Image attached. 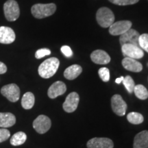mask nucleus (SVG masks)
<instances>
[{
	"label": "nucleus",
	"mask_w": 148,
	"mask_h": 148,
	"mask_svg": "<svg viewBox=\"0 0 148 148\" xmlns=\"http://www.w3.org/2000/svg\"><path fill=\"white\" fill-rule=\"evenodd\" d=\"M5 17L9 21H14L19 17L20 9L15 0H8L3 5Z\"/></svg>",
	"instance_id": "obj_4"
},
{
	"label": "nucleus",
	"mask_w": 148,
	"mask_h": 148,
	"mask_svg": "<svg viewBox=\"0 0 148 148\" xmlns=\"http://www.w3.org/2000/svg\"><path fill=\"white\" fill-rule=\"evenodd\" d=\"M133 148H148V131L138 133L134 139Z\"/></svg>",
	"instance_id": "obj_17"
},
{
	"label": "nucleus",
	"mask_w": 148,
	"mask_h": 148,
	"mask_svg": "<svg viewBox=\"0 0 148 148\" xmlns=\"http://www.w3.org/2000/svg\"><path fill=\"white\" fill-rule=\"evenodd\" d=\"M10 136V133L8 130L5 128L0 129V143L5 141L7 139H8Z\"/></svg>",
	"instance_id": "obj_29"
},
{
	"label": "nucleus",
	"mask_w": 148,
	"mask_h": 148,
	"mask_svg": "<svg viewBox=\"0 0 148 148\" xmlns=\"http://www.w3.org/2000/svg\"><path fill=\"white\" fill-rule=\"evenodd\" d=\"M16 35L14 30L9 27H0V43L10 44L15 40Z\"/></svg>",
	"instance_id": "obj_14"
},
{
	"label": "nucleus",
	"mask_w": 148,
	"mask_h": 148,
	"mask_svg": "<svg viewBox=\"0 0 148 148\" xmlns=\"http://www.w3.org/2000/svg\"><path fill=\"white\" fill-rule=\"evenodd\" d=\"M138 44H139V47L148 53V34L140 35L139 38H138Z\"/></svg>",
	"instance_id": "obj_25"
},
{
	"label": "nucleus",
	"mask_w": 148,
	"mask_h": 148,
	"mask_svg": "<svg viewBox=\"0 0 148 148\" xmlns=\"http://www.w3.org/2000/svg\"><path fill=\"white\" fill-rule=\"evenodd\" d=\"M66 90V84L61 81H57L51 85L47 91V95L51 99H55L59 95H63Z\"/></svg>",
	"instance_id": "obj_13"
},
{
	"label": "nucleus",
	"mask_w": 148,
	"mask_h": 148,
	"mask_svg": "<svg viewBox=\"0 0 148 148\" xmlns=\"http://www.w3.org/2000/svg\"><path fill=\"white\" fill-rule=\"evenodd\" d=\"M99 77L103 82H108L110 79V71L109 69L106 67H101L98 71Z\"/></svg>",
	"instance_id": "obj_26"
},
{
	"label": "nucleus",
	"mask_w": 148,
	"mask_h": 148,
	"mask_svg": "<svg viewBox=\"0 0 148 148\" xmlns=\"http://www.w3.org/2000/svg\"><path fill=\"white\" fill-rule=\"evenodd\" d=\"M96 19L101 27H109L114 22V15L112 11L106 7L98 9L96 13Z\"/></svg>",
	"instance_id": "obj_3"
},
{
	"label": "nucleus",
	"mask_w": 148,
	"mask_h": 148,
	"mask_svg": "<svg viewBox=\"0 0 148 148\" xmlns=\"http://www.w3.org/2000/svg\"><path fill=\"white\" fill-rule=\"evenodd\" d=\"M122 65L127 71L132 72H140L143 69V65L136 59H133L128 57H125L122 60Z\"/></svg>",
	"instance_id": "obj_16"
},
{
	"label": "nucleus",
	"mask_w": 148,
	"mask_h": 148,
	"mask_svg": "<svg viewBox=\"0 0 148 148\" xmlns=\"http://www.w3.org/2000/svg\"><path fill=\"white\" fill-rule=\"evenodd\" d=\"M1 93L11 102H16L20 97V89L15 84H10L3 86L1 89Z\"/></svg>",
	"instance_id": "obj_5"
},
{
	"label": "nucleus",
	"mask_w": 148,
	"mask_h": 148,
	"mask_svg": "<svg viewBox=\"0 0 148 148\" xmlns=\"http://www.w3.org/2000/svg\"><path fill=\"white\" fill-rule=\"evenodd\" d=\"M7 71V66L2 62H0V74H3Z\"/></svg>",
	"instance_id": "obj_31"
},
{
	"label": "nucleus",
	"mask_w": 148,
	"mask_h": 148,
	"mask_svg": "<svg viewBox=\"0 0 148 148\" xmlns=\"http://www.w3.org/2000/svg\"><path fill=\"white\" fill-rule=\"evenodd\" d=\"M27 139V135L23 132H18L11 137L10 143L14 146H18L23 144Z\"/></svg>",
	"instance_id": "obj_21"
},
{
	"label": "nucleus",
	"mask_w": 148,
	"mask_h": 148,
	"mask_svg": "<svg viewBox=\"0 0 148 148\" xmlns=\"http://www.w3.org/2000/svg\"><path fill=\"white\" fill-rule=\"evenodd\" d=\"M111 106L116 115H125L127 110V104L120 95H114L112 96L111 98Z\"/></svg>",
	"instance_id": "obj_9"
},
{
	"label": "nucleus",
	"mask_w": 148,
	"mask_h": 148,
	"mask_svg": "<svg viewBox=\"0 0 148 148\" xmlns=\"http://www.w3.org/2000/svg\"><path fill=\"white\" fill-rule=\"evenodd\" d=\"M122 82H123V84L124 85L125 88H126V90L130 92V93H132V92L134 91V88L135 86L134 81L133 80V79L130 76V75L125 76L124 78H123Z\"/></svg>",
	"instance_id": "obj_24"
},
{
	"label": "nucleus",
	"mask_w": 148,
	"mask_h": 148,
	"mask_svg": "<svg viewBox=\"0 0 148 148\" xmlns=\"http://www.w3.org/2000/svg\"><path fill=\"white\" fill-rule=\"evenodd\" d=\"M132 25V22L127 20L114 22L109 27V33L113 36L121 35L130 29Z\"/></svg>",
	"instance_id": "obj_8"
},
{
	"label": "nucleus",
	"mask_w": 148,
	"mask_h": 148,
	"mask_svg": "<svg viewBox=\"0 0 148 148\" xmlns=\"http://www.w3.org/2000/svg\"><path fill=\"white\" fill-rule=\"evenodd\" d=\"M121 51L125 57L133 59L142 58L144 56L143 50L141 48L132 44H125L122 45Z\"/></svg>",
	"instance_id": "obj_6"
},
{
	"label": "nucleus",
	"mask_w": 148,
	"mask_h": 148,
	"mask_svg": "<svg viewBox=\"0 0 148 148\" xmlns=\"http://www.w3.org/2000/svg\"><path fill=\"white\" fill-rule=\"evenodd\" d=\"M51 125V120L49 117L43 114H40L33 121V127L39 134L46 133L50 129Z\"/></svg>",
	"instance_id": "obj_7"
},
{
	"label": "nucleus",
	"mask_w": 148,
	"mask_h": 148,
	"mask_svg": "<svg viewBox=\"0 0 148 148\" xmlns=\"http://www.w3.org/2000/svg\"><path fill=\"white\" fill-rule=\"evenodd\" d=\"M147 65H148V63H147Z\"/></svg>",
	"instance_id": "obj_33"
},
{
	"label": "nucleus",
	"mask_w": 148,
	"mask_h": 148,
	"mask_svg": "<svg viewBox=\"0 0 148 148\" xmlns=\"http://www.w3.org/2000/svg\"><path fill=\"white\" fill-rule=\"evenodd\" d=\"M82 71V66L78 64H73L69 66L64 71V76L69 80H73L80 75Z\"/></svg>",
	"instance_id": "obj_19"
},
{
	"label": "nucleus",
	"mask_w": 148,
	"mask_h": 148,
	"mask_svg": "<svg viewBox=\"0 0 148 148\" xmlns=\"http://www.w3.org/2000/svg\"><path fill=\"white\" fill-rule=\"evenodd\" d=\"M111 3L118 5H127L134 4L138 2L139 0H108Z\"/></svg>",
	"instance_id": "obj_27"
},
{
	"label": "nucleus",
	"mask_w": 148,
	"mask_h": 148,
	"mask_svg": "<svg viewBox=\"0 0 148 148\" xmlns=\"http://www.w3.org/2000/svg\"><path fill=\"white\" fill-rule=\"evenodd\" d=\"M51 54V51L47 48H42L37 50L35 53V58L37 59H40L43 58L45 56H48Z\"/></svg>",
	"instance_id": "obj_28"
},
{
	"label": "nucleus",
	"mask_w": 148,
	"mask_h": 148,
	"mask_svg": "<svg viewBox=\"0 0 148 148\" xmlns=\"http://www.w3.org/2000/svg\"><path fill=\"white\" fill-rule=\"evenodd\" d=\"M56 10L55 3H36L32 5L31 12L36 18H43L52 15Z\"/></svg>",
	"instance_id": "obj_2"
},
{
	"label": "nucleus",
	"mask_w": 148,
	"mask_h": 148,
	"mask_svg": "<svg viewBox=\"0 0 148 148\" xmlns=\"http://www.w3.org/2000/svg\"><path fill=\"white\" fill-rule=\"evenodd\" d=\"M91 60L95 64H106L110 62V57L106 51L101 49H97L90 54Z\"/></svg>",
	"instance_id": "obj_15"
},
{
	"label": "nucleus",
	"mask_w": 148,
	"mask_h": 148,
	"mask_svg": "<svg viewBox=\"0 0 148 148\" xmlns=\"http://www.w3.org/2000/svg\"><path fill=\"white\" fill-rule=\"evenodd\" d=\"M16 123V117L10 112H0V127L6 128L12 126Z\"/></svg>",
	"instance_id": "obj_18"
},
{
	"label": "nucleus",
	"mask_w": 148,
	"mask_h": 148,
	"mask_svg": "<svg viewBox=\"0 0 148 148\" xmlns=\"http://www.w3.org/2000/svg\"><path fill=\"white\" fill-rule=\"evenodd\" d=\"M35 97L31 92H27L24 94L21 99V106L25 110H29L34 106Z\"/></svg>",
	"instance_id": "obj_20"
},
{
	"label": "nucleus",
	"mask_w": 148,
	"mask_h": 148,
	"mask_svg": "<svg viewBox=\"0 0 148 148\" xmlns=\"http://www.w3.org/2000/svg\"><path fill=\"white\" fill-rule=\"evenodd\" d=\"M59 65L60 61L58 58L54 57L48 58L42 62L38 66V74L42 78H49L56 73Z\"/></svg>",
	"instance_id": "obj_1"
},
{
	"label": "nucleus",
	"mask_w": 148,
	"mask_h": 148,
	"mask_svg": "<svg viewBox=\"0 0 148 148\" xmlns=\"http://www.w3.org/2000/svg\"><path fill=\"white\" fill-rule=\"evenodd\" d=\"M127 119L130 123L134 125L140 124L144 121L143 116L141 114L136 112H132L127 115Z\"/></svg>",
	"instance_id": "obj_23"
},
{
	"label": "nucleus",
	"mask_w": 148,
	"mask_h": 148,
	"mask_svg": "<svg viewBox=\"0 0 148 148\" xmlns=\"http://www.w3.org/2000/svg\"><path fill=\"white\" fill-rule=\"evenodd\" d=\"M140 34L137 31L134 29L130 28L127 32L123 33V34L120 35L119 42L121 46L125 44H132L139 47L138 44V38Z\"/></svg>",
	"instance_id": "obj_10"
},
{
	"label": "nucleus",
	"mask_w": 148,
	"mask_h": 148,
	"mask_svg": "<svg viewBox=\"0 0 148 148\" xmlns=\"http://www.w3.org/2000/svg\"><path fill=\"white\" fill-rule=\"evenodd\" d=\"M79 101V95L76 92H72L66 97L62 107L66 112H73L76 110Z\"/></svg>",
	"instance_id": "obj_11"
},
{
	"label": "nucleus",
	"mask_w": 148,
	"mask_h": 148,
	"mask_svg": "<svg viewBox=\"0 0 148 148\" xmlns=\"http://www.w3.org/2000/svg\"><path fill=\"white\" fill-rule=\"evenodd\" d=\"M60 50L62 51V53H63L66 57H67V58H70V57H71L72 55H73V51H72L71 47H70L69 46H62V47H61Z\"/></svg>",
	"instance_id": "obj_30"
},
{
	"label": "nucleus",
	"mask_w": 148,
	"mask_h": 148,
	"mask_svg": "<svg viewBox=\"0 0 148 148\" xmlns=\"http://www.w3.org/2000/svg\"><path fill=\"white\" fill-rule=\"evenodd\" d=\"M134 92L136 97L138 99L145 100L148 98V90L145 86L142 84H138L134 86Z\"/></svg>",
	"instance_id": "obj_22"
},
{
	"label": "nucleus",
	"mask_w": 148,
	"mask_h": 148,
	"mask_svg": "<svg viewBox=\"0 0 148 148\" xmlns=\"http://www.w3.org/2000/svg\"><path fill=\"white\" fill-rule=\"evenodd\" d=\"M123 78H124V77H123V76L120 77H119V78H116V80H115V82L116 83V84H120V83H121L122 81H123Z\"/></svg>",
	"instance_id": "obj_32"
},
{
	"label": "nucleus",
	"mask_w": 148,
	"mask_h": 148,
	"mask_svg": "<svg viewBox=\"0 0 148 148\" xmlns=\"http://www.w3.org/2000/svg\"><path fill=\"white\" fill-rule=\"evenodd\" d=\"M112 140L108 138H93L87 142L88 148H113Z\"/></svg>",
	"instance_id": "obj_12"
}]
</instances>
